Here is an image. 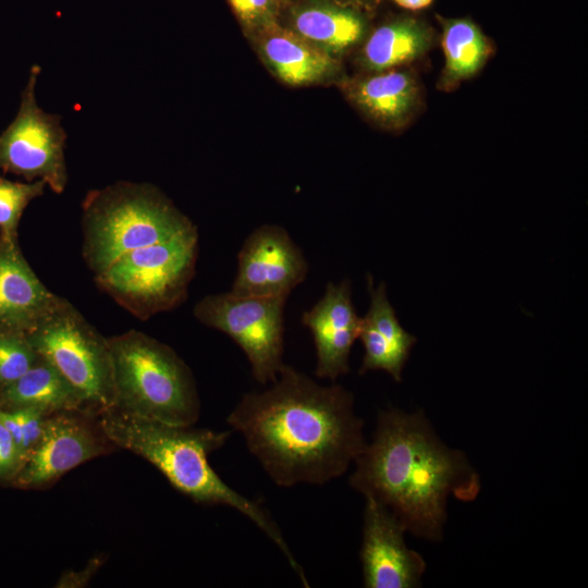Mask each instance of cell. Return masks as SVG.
<instances>
[{"label": "cell", "instance_id": "1", "mask_svg": "<svg viewBox=\"0 0 588 588\" xmlns=\"http://www.w3.org/2000/svg\"><path fill=\"white\" fill-rule=\"evenodd\" d=\"M279 487L321 486L343 476L365 448L354 395L284 365L268 389L242 395L226 417Z\"/></svg>", "mask_w": 588, "mask_h": 588}, {"label": "cell", "instance_id": "2", "mask_svg": "<svg viewBox=\"0 0 588 588\" xmlns=\"http://www.w3.org/2000/svg\"><path fill=\"white\" fill-rule=\"evenodd\" d=\"M350 486L387 506L416 537L440 541L451 495L473 501L479 474L443 444L422 411H380L370 442L354 461Z\"/></svg>", "mask_w": 588, "mask_h": 588}, {"label": "cell", "instance_id": "3", "mask_svg": "<svg viewBox=\"0 0 588 588\" xmlns=\"http://www.w3.org/2000/svg\"><path fill=\"white\" fill-rule=\"evenodd\" d=\"M98 418L106 436L117 448L145 458L174 489L194 502L229 506L250 519L280 549L303 586H309L303 566L270 514L258 502L226 485L210 466L208 456L225 444L231 431L170 425L114 408L101 412Z\"/></svg>", "mask_w": 588, "mask_h": 588}, {"label": "cell", "instance_id": "4", "mask_svg": "<svg viewBox=\"0 0 588 588\" xmlns=\"http://www.w3.org/2000/svg\"><path fill=\"white\" fill-rule=\"evenodd\" d=\"M82 255L95 273L123 255L197 231L158 188L117 182L90 191L82 205Z\"/></svg>", "mask_w": 588, "mask_h": 588}, {"label": "cell", "instance_id": "5", "mask_svg": "<svg viewBox=\"0 0 588 588\" xmlns=\"http://www.w3.org/2000/svg\"><path fill=\"white\" fill-rule=\"evenodd\" d=\"M114 406L170 425H195L200 401L191 368L169 345L136 330L108 338Z\"/></svg>", "mask_w": 588, "mask_h": 588}, {"label": "cell", "instance_id": "6", "mask_svg": "<svg viewBox=\"0 0 588 588\" xmlns=\"http://www.w3.org/2000/svg\"><path fill=\"white\" fill-rule=\"evenodd\" d=\"M198 231L132 250L95 274L97 286L142 321L180 306L196 272Z\"/></svg>", "mask_w": 588, "mask_h": 588}, {"label": "cell", "instance_id": "7", "mask_svg": "<svg viewBox=\"0 0 588 588\" xmlns=\"http://www.w3.org/2000/svg\"><path fill=\"white\" fill-rule=\"evenodd\" d=\"M36 352L78 392L87 408L99 415L114 406L111 352L105 338L65 298L27 334Z\"/></svg>", "mask_w": 588, "mask_h": 588}, {"label": "cell", "instance_id": "8", "mask_svg": "<svg viewBox=\"0 0 588 588\" xmlns=\"http://www.w3.org/2000/svg\"><path fill=\"white\" fill-rule=\"evenodd\" d=\"M287 297L209 294L196 303L195 318L229 335L244 352L253 377L270 384L285 365L284 307Z\"/></svg>", "mask_w": 588, "mask_h": 588}, {"label": "cell", "instance_id": "9", "mask_svg": "<svg viewBox=\"0 0 588 588\" xmlns=\"http://www.w3.org/2000/svg\"><path fill=\"white\" fill-rule=\"evenodd\" d=\"M39 73L38 65L30 69L19 112L0 135V170L23 176L27 182L41 180L60 194L68 183L66 134L60 117L45 112L37 105L35 86Z\"/></svg>", "mask_w": 588, "mask_h": 588}, {"label": "cell", "instance_id": "10", "mask_svg": "<svg viewBox=\"0 0 588 588\" xmlns=\"http://www.w3.org/2000/svg\"><path fill=\"white\" fill-rule=\"evenodd\" d=\"M118 449L106 436L98 415L87 411H63L48 416L41 439L28 455L13 485L44 489L63 475Z\"/></svg>", "mask_w": 588, "mask_h": 588}, {"label": "cell", "instance_id": "11", "mask_svg": "<svg viewBox=\"0 0 588 588\" xmlns=\"http://www.w3.org/2000/svg\"><path fill=\"white\" fill-rule=\"evenodd\" d=\"M308 261L302 248L280 225L256 228L237 255V271L231 292L248 296H282L303 283Z\"/></svg>", "mask_w": 588, "mask_h": 588}, {"label": "cell", "instance_id": "12", "mask_svg": "<svg viewBox=\"0 0 588 588\" xmlns=\"http://www.w3.org/2000/svg\"><path fill=\"white\" fill-rule=\"evenodd\" d=\"M406 529L392 512L365 498L360 561L366 588H415L427 564L405 542Z\"/></svg>", "mask_w": 588, "mask_h": 588}, {"label": "cell", "instance_id": "13", "mask_svg": "<svg viewBox=\"0 0 588 588\" xmlns=\"http://www.w3.org/2000/svg\"><path fill=\"white\" fill-rule=\"evenodd\" d=\"M302 324L309 329L316 348L315 375L334 382L350 371V355L358 339L362 318L352 302L348 279L329 282L322 297L302 315Z\"/></svg>", "mask_w": 588, "mask_h": 588}, {"label": "cell", "instance_id": "14", "mask_svg": "<svg viewBox=\"0 0 588 588\" xmlns=\"http://www.w3.org/2000/svg\"><path fill=\"white\" fill-rule=\"evenodd\" d=\"M61 298L36 275L19 238L0 236V331L28 334Z\"/></svg>", "mask_w": 588, "mask_h": 588}, {"label": "cell", "instance_id": "15", "mask_svg": "<svg viewBox=\"0 0 588 588\" xmlns=\"http://www.w3.org/2000/svg\"><path fill=\"white\" fill-rule=\"evenodd\" d=\"M282 25L320 50L338 57L364 38L368 21L363 11L341 0H292Z\"/></svg>", "mask_w": 588, "mask_h": 588}, {"label": "cell", "instance_id": "16", "mask_svg": "<svg viewBox=\"0 0 588 588\" xmlns=\"http://www.w3.org/2000/svg\"><path fill=\"white\" fill-rule=\"evenodd\" d=\"M370 305L362 318L358 339L364 346V357L359 373L369 370H384L396 382L402 381V372L417 339L400 324L395 310L388 299L384 283L373 286L367 277Z\"/></svg>", "mask_w": 588, "mask_h": 588}, {"label": "cell", "instance_id": "17", "mask_svg": "<svg viewBox=\"0 0 588 588\" xmlns=\"http://www.w3.org/2000/svg\"><path fill=\"white\" fill-rule=\"evenodd\" d=\"M271 71L285 84L310 85L334 76L335 57L320 50L280 22L250 35Z\"/></svg>", "mask_w": 588, "mask_h": 588}, {"label": "cell", "instance_id": "18", "mask_svg": "<svg viewBox=\"0 0 588 588\" xmlns=\"http://www.w3.org/2000/svg\"><path fill=\"white\" fill-rule=\"evenodd\" d=\"M348 99L366 117L389 130L405 126L417 113L420 88L406 70H389L345 82Z\"/></svg>", "mask_w": 588, "mask_h": 588}, {"label": "cell", "instance_id": "19", "mask_svg": "<svg viewBox=\"0 0 588 588\" xmlns=\"http://www.w3.org/2000/svg\"><path fill=\"white\" fill-rule=\"evenodd\" d=\"M432 30L414 17H400L377 27L367 38L362 65L371 72H384L424 56L432 46Z\"/></svg>", "mask_w": 588, "mask_h": 588}, {"label": "cell", "instance_id": "20", "mask_svg": "<svg viewBox=\"0 0 588 588\" xmlns=\"http://www.w3.org/2000/svg\"><path fill=\"white\" fill-rule=\"evenodd\" d=\"M20 406L37 407L49 415L63 411L90 412L78 392L41 356L21 378L0 390V407Z\"/></svg>", "mask_w": 588, "mask_h": 588}, {"label": "cell", "instance_id": "21", "mask_svg": "<svg viewBox=\"0 0 588 588\" xmlns=\"http://www.w3.org/2000/svg\"><path fill=\"white\" fill-rule=\"evenodd\" d=\"M441 24L445 63L438 87L450 91L476 75L490 58L493 48L482 30L468 19L441 20Z\"/></svg>", "mask_w": 588, "mask_h": 588}, {"label": "cell", "instance_id": "22", "mask_svg": "<svg viewBox=\"0 0 588 588\" xmlns=\"http://www.w3.org/2000/svg\"><path fill=\"white\" fill-rule=\"evenodd\" d=\"M41 180L21 183L0 176V236L17 237V226L27 205L44 194Z\"/></svg>", "mask_w": 588, "mask_h": 588}, {"label": "cell", "instance_id": "23", "mask_svg": "<svg viewBox=\"0 0 588 588\" xmlns=\"http://www.w3.org/2000/svg\"><path fill=\"white\" fill-rule=\"evenodd\" d=\"M39 358L27 334L0 331V390L21 378Z\"/></svg>", "mask_w": 588, "mask_h": 588}, {"label": "cell", "instance_id": "24", "mask_svg": "<svg viewBox=\"0 0 588 588\" xmlns=\"http://www.w3.org/2000/svg\"><path fill=\"white\" fill-rule=\"evenodd\" d=\"M48 416L33 406L0 407V419L12 434L24 463L41 439Z\"/></svg>", "mask_w": 588, "mask_h": 588}, {"label": "cell", "instance_id": "25", "mask_svg": "<svg viewBox=\"0 0 588 588\" xmlns=\"http://www.w3.org/2000/svg\"><path fill=\"white\" fill-rule=\"evenodd\" d=\"M243 28L250 35L279 22L282 0H228Z\"/></svg>", "mask_w": 588, "mask_h": 588}, {"label": "cell", "instance_id": "26", "mask_svg": "<svg viewBox=\"0 0 588 588\" xmlns=\"http://www.w3.org/2000/svg\"><path fill=\"white\" fill-rule=\"evenodd\" d=\"M23 464L12 434L0 419V480L13 482Z\"/></svg>", "mask_w": 588, "mask_h": 588}, {"label": "cell", "instance_id": "27", "mask_svg": "<svg viewBox=\"0 0 588 588\" xmlns=\"http://www.w3.org/2000/svg\"><path fill=\"white\" fill-rule=\"evenodd\" d=\"M100 565V559H93L84 569L63 574L57 587H83L91 579Z\"/></svg>", "mask_w": 588, "mask_h": 588}, {"label": "cell", "instance_id": "28", "mask_svg": "<svg viewBox=\"0 0 588 588\" xmlns=\"http://www.w3.org/2000/svg\"><path fill=\"white\" fill-rule=\"evenodd\" d=\"M397 5L412 11L429 7L433 0H393Z\"/></svg>", "mask_w": 588, "mask_h": 588}, {"label": "cell", "instance_id": "29", "mask_svg": "<svg viewBox=\"0 0 588 588\" xmlns=\"http://www.w3.org/2000/svg\"><path fill=\"white\" fill-rule=\"evenodd\" d=\"M341 1H344L346 3L360 8V7H371L376 4L379 0H341Z\"/></svg>", "mask_w": 588, "mask_h": 588}, {"label": "cell", "instance_id": "30", "mask_svg": "<svg viewBox=\"0 0 588 588\" xmlns=\"http://www.w3.org/2000/svg\"><path fill=\"white\" fill-rule=\"evenodd\" d=\"M292 0H282L283 4L286 3V2H290Z\"/></svg>", "mask_w": 588, "mask_h": 588}]
</instances>
